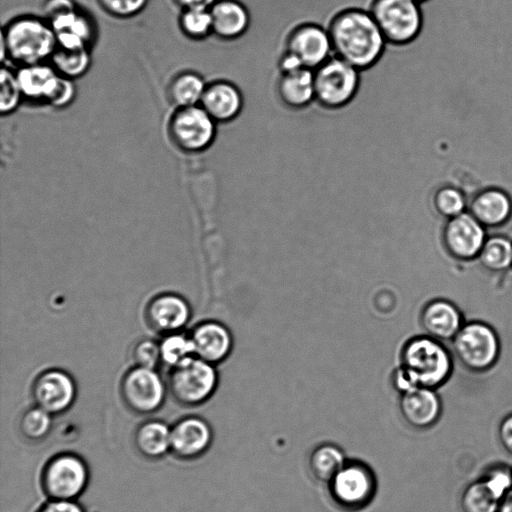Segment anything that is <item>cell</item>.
I'll use <instances>...</instances> for the list:
<instances>
[{
    "mask_svg": "<svg viewBox=\"0 0 512 512\" xmlns=\"http://www.w3.org/2000/svg\"><path fill=\"white\" fill-rule=\"evenodd\" d=\"M454 356L445 343L426 334L409 338L400 350L392 385L400 393L416 387L439 389L451 378Z\"/></svg>",
    "mask_w": 512,
    "mask_h": 512,
    "instance_id": "1",
    "label": "cell"
},
{
    "mask_svg": "<svg viewBox=\"0 0 512 512\" xmlns=\"http://www.w3.org/2000/svg\"><path fill=\"white\" fill-rule=\"evenodd\" d=\"M333 54L360 71L383 55L387 41L371 13L352 8L339 13L328 29Z\"/></svg>",
    "mask_w": 512,
    "mask_h": 512,
    "instance_id": "2",
    "label": "cell"
},
{
    "mask_svg": "<svg viewBox=\"0 0 512 512\" xmlns=\"http://www.w3.org/2000/svg\"><path fill=\"white\" fill-rule=\"evenodd\" d=\"M1 60L18 67L49 62L57 48L55 32L44 17L22 15L1 30Z\"/></svg>",
    "mask_w": 512,
    "mask_h": 512,
    "instance_id": "3",
    "label": "cell"
},
{
    "mask_svg": "<svg viewBox=\"0 0 512 512\" xmlns=\"http://www.w3.org/2000/svg\"><path fill=\"white\" fill-rule=\"evenodd\" d=\"M450 343L454 358L471 373L479 374L491 370L501 354V342L497 332L481 320L465 322Z\"/></svg>",
    "mask_w": 512,
    "mask_h": 512,
    "instance_id": "4",
    "label": "cell"
},
{
    "mask_svg": "<svg viewBox=\"0 0 512 512\" xmlns=\"http://www.w3.org/2000/svg\"><path fill=\"white\" fill-rule=\"evenodd\" d=\"M218 381L215 365L193 356L170 368L166 384L178 404L195 407L212 397Z\"/></svg>",
    "mask_w": 512,
    "mask_h": 512,
    "instance_id": "5",
    "label": "cell"
},
{
    "mask_svg": "<svg viewBox=\"0 0 512 512\" xmlns=\"http://www.w3.org/2000/svg\"><path fill=\"white\" fill-rule=\"evenodd\" d=\"M89 479V467L80 455L61 452L44 464L40 484L48 499L73 501L84 493Z\"/></svg>",
    "mask_w": 512,
    "mask_h": 512,
    "instance_id": "6",
    "label": "cell"
},
{
    "mask_svg": "<svg viewBox=\"0 0 512 512\" xmlns=\"http://www.w3.org/2000/svg\"><path fill=\"white\" fill-rule=\"evenodd\" d=\"M361 71L332 55L314 70L315 101L329 110L346 107L360 87Z\"/></svg>",
    "mask_w": 512,
    "mask_h": 512,
    "instance_id": "7",
    "label": "cell"
},
{
    "mask_svg": "<svg viewBox=\"0 0 512 512\" xmlns=\"http://www.w3.org/2000/svg\"><path fill=\"white\" fill-rule=\"evenodd\" d=\"M326 485L331 500L345 511L365 508L373 500L377 490L373 469L357 459H347Z\"/></svg>",
    "mask_w": 512,
    "mask_h": 512,
    "instance_id": "8",
    "label": "cell"
},
{
    "mask_svg": "<svg viewBox=\"0 0 512 512\" xmlns=\"http://www.w3.org/2000/svg\"><path fill=\"white\" fill-rule=\"evenodd\" d=\"M167 127L173 144L187 153L209 150L219 132V124L200 105L175 108Z\"/></svg>",
    "mask_w": 512,
    "mask_h": 512,
    "instance_id": "9",
    "label": "cell"
},
{
    "mask_svg": "<svg viewBox=\"0 0 512 512\" xmlns=\"http://www.w3.org/2000/svg\"><path fill=\"white\" fill-rule=\"evenodd\" d=\"M369 12L388 44H408L421 31L422 10L414 0H374Z\"/></svg>",
    "mask_w": 512,
    "mask_h": 512,
    "instance_id": "10",
    "label": "cell"
},
{
    "mask_svg": "<svg viewBox=\"0 0 512 512\" xmlns=\"http://www.w3.org/2000/svg\"><path fill=\"white\" fill-rule=\"evenodd\" d=\"M167 384L156 369L134 366L120 382V395L125 406L135 414L149 415L164 404Z\"/></svg>",
    "mask_w": 512,
    "mask_h": 512,
    "instance_id": "11",
    "label": "cell"
},
{
    "mask_svg": "<svg viewBox=\"0 0 512 512\" xmlns=\"http://www.w3.org/2000/svg\"><path fill=\"white\" fill-rule=\"evenodd\" d=\"M487 237L486 228L469 211L445 220L441 232L446 253L463 262L477 260Z\"/></svg>",
    "mask_w": 512,
    "mask_h": 512,
    "instance_id": "12",
    "label": "cell"
},
{
    "mask_svg": "<svg viewBox=\"0 0 512 512\" xmlns=\"http://www.w3.org/2000/svg\"><path fill=\"white\" fill-rule=\"evenodd\" d=\"M31 394L34 405L55 416L72 407L77 396V387L68 372L53 368L37 375Z\"/></svg>",
    "mask_w": 512,
    "mask_h": 512,
    "instance_id": "13",
    "label": "cell"
},
{
    "mask_svg": "<svg viewBox=\"0 0 512 512\" xmlns=\"http://www.w3.org/2000/svg\"><path fill=\"white\" fill-rule=\"evenodd\" d=\"M213 442V429L199 416H186L171 426L170 453L180 460H194L204 455Z\"/></svg>",
    "mask_w": 512,
    "mask_h": 512,
    "instance_id": "14",
    "label": "cell"
},
{
    "mask_svg": "<svg viewBox=\"0 0 512 512\" xmlns=\"http://www.w3.org/2000/svg\"><path fill=\"white\" fill-rule=\"evenodd\" d=\"M287 51L294 54L303 67L311 70L334 55L328 29L313 23L294 29L287 41Z\"/></svg>",
    "mask_w": 512,
    "mask_h": 512,
    "instance_id": "15",
    "label": "cell"
},
{
    "mask_svg": "<svg viewBox=\"0 0 512 512\" xmlns=\"http://www.w3.org/2000/svg\"><path fill=\"white\" fill-rule=\"evenodd\" d=\"M398 405L404 421L417 430L434 426L443 409L437 390L426 387H416L400 393Z\"/></svg>",
    "mask_w": 512,
    "mask_h": 512,
    "instance_id": "16",
    "label": "cell"
},
{
    "mask_svg": "<svg viewBox=\"0 0 512 512\" xmlns=\"http://www.w3.org/2000/svg\"><path fill=\"white\" fill-rule=\"evenodd\" d=\"M419 323L423 334L446 343L453 340L465 321L455 303L445 298H435L422 307Z\"/></svg>",
    "mask_w": 512,
    "mask_h": 512,
    "instance_id": "17",
    "label": "cell"
},
{
    "mask_svg": "<svg viewBox=\"0 0 512 512\" xmlns=\"http://www.w3.org/2000/svg\"><path fill=\"white\" fill-rule=\"evenodd\" d=\"M191 309L188 302L175 293H162L153 297L145 309L147 324L158 333L181 331L188 323Z\"/></svg>",
    "mask_w": 512,
    "mask_h": 512,
    "instance_id": "18",
    "label": "cell"
},
{
    "mask_svg": "<svg viewBox=\"0 0 512 512\" xmlns=\"http://www.w3.org/2000/svg\"><path fill=\"white\" fill-rule=\"evenodd\" d=\"M194 355L204 361L217 365L232 352L233 336L229 328L216 320H207L197 324L190 333Z\"/></svg>",
    "mask_w": 512,
    "mask_h": 512,
    "instance_id": "19",
    "label": "cell"
},
{
    "mask_svg": "<svg viewBox=\"0 0 512 512\" xmlns=\"http://www.w3.org/2000/svg\"><path fill=\"white\" fill-rule=\"evenodd\" d=\"M200 106L219 124L236 120L242 113L244 98L241 90L227 80L207 83Z\"/></svg>",
    "mask_w": 512,
    "mask_h": 512,
    "instance_id": "20",
    "label": "cell"
},
{
    "mask_svg": "<svg viewBox=\"0 0 512 512\" xmlns=\"http://www.w3.org/2000/svg\"><path fill=\"white\" fill-rule=\"evenodd\" d=\"M49 23L55 32L58 47L90 49L97 37L94 19L78 7L53 18Z\"/></svg>",
    "mask_w": 512,
    "mask_h": 512,
    "instance_id": "21",
    "label": "cell"
},
{
    "mask_svg": "<svg viewBox=\"0 0 512 512\" xmlns=\"http://www.w3.org/2000/svg\"><path fill=\"white\" fill-rule=\"evenodd\" d=\"M467 211L486 229L499 228L512 219V198L501 188L487 187L470 199Z\"/></svg>",
    "mask_w": 512,
    "mask_h": 512,
    "instance_id": "22",
    "label": "cell"
},
{
    "mask_svg": "<svg viewBox=\"0 0 512 512\" xmlns=\"http://www.w3.org/2000/svg\"><path fill=\"white\" fill-rule=\"evenodd\" d=\"M213 37L233 41L246 34L251 17L240 0H217L210 8Z\"/></svg>",
    "mask_w": 512,
    "mask_h": 512,
    "instance_id": "23",
    "label": "cell"
},
{
    "mask_svg": "<svg viewBox=\"0 0 512 512\" xmlns=\"http://www.w3.org/2000/svg\"><path fill=\"white\" fill-rule=\"evenodd\" d=\"M278 95L289 109L303 111L315 101L314 70L300 68L281 74L278 81Z\"/></svg>",
    "mask_w": 512,
    "mask_h": 512,
    "instance_id": "24",
    "label": "cell"
},
{
    "mask_svg": "<svg viewBox=\"0 0 512 512\" xmlns=\"http://www.w3.org/2000/svg\"><path fill=\"white\" fill-rule=\"evenodd\" d=\"M15 71L24 99L46 104L60 76L53 66L49 62L37 63Z\"/></svg>",
    "mask_w": 512,
    "mask_h": 512,
    "instance_id": "25",
    "label": "cell"
},
{
    "mask_svg": "<svg viewBox=\"0 0 512 512\" xmlns=\"http://www.w3.org/2000/svg\"><path fill=\"white\" fill-rule=\"evenodd\" d=\"M137 452L149 460H158L170 453L171 427L159 419L142 422L133 436Z\"/></svg>",
    "mask_w": 512,
    "mask_h": 512,
    "instance_id": "26",
    "label": "cell"
},
{
    "mask_svg": "<svg viewBox=\"0 0 512 512\" xmlns=\"http://www.w3.org/2000/svg\"><path fill=\"white\" fill-rule=\"evenodd\" d=\"M208 81L195 71L176 74L167 85V96L175 108L200 105Z\"/></svg>",
    "mask_w": 512,
    "mask_h": 512,
    "instance_id": "27",
    "label": "cell"
},
{
    "mask_svg": "<svg viewBox=\"0 0 512 512\" xmlns=\"http://www.w3.org/2000/svg\"><path fill=\"white\" fill-rule=\"evenodd\" d=\"M346 460L345 453L340 446L324 442L316 445L310 451L307 466L315 480L327 484Z\"/></svg>",
    "mask_w": 512,
    "mask_h": 512,
    "instance_id": "28",
    "label": "cell"
},
{
    "mask_svg": "<svg viewBox=\"0 0 512 512\" xmlns=\"http://www.w3.org/2000/svg\"><path fill=\"white\" fill-rule=\"evenodd\" d=\"M503 497L483 477L467 484L460 495L462 512H497Z\"/></svg>",
    "mask_w": 512,
    "mask_h": 512,
    "instance_id": "29",
    "label": "cell"
},
{
    "mask_svg": "<svg viewBox=\"0 0 512 512\" xmlns=\"http://www.w3.org/2000/svg\"><path fill=\"white\" fill-rule=\"evenodd\" d=\"M477 260L483 269L492 273L512 269V240L500 234L488 236Z\"/></svg>",
    "mask_w": 512,
    "mask_h": 512,
    "instance_id": "30",
    "label": "cell"
},
{
    "mask_svg": "<svg viewBox=\"0 0 512 512\" xmlns=\"http://www.w3.org/2000/svg\"><path fill=\"white\" fill-rule=\"evenodd\" d=\"M49 63L60 76L76 80L84 76L91 67L90 49H67L57 46Z\"/></svg>",
    "mask_w": 512,
    "mask_h": 512,
    "instance_id": "31",
    "label": "cell"
},
{
    "mask_svg": "<svg viewBox=\"0 0 512 512\" xmlns=\"http://www.w3.org/2000/svg\"><path fill=\"white\" fill-rule=\"evenodd\" d=\"M52 425L53 416L42 408L34 405L22 413L18 428L24 439L37 443L48 437Z\"/></svg>",
    "mask_w": 512,
    "mask_h": 512,
    "instance_id": "32",
    "label": "cell"
},
{
    "mask_svg": "<svg viewBox=\"0 0 512 512\" xmlns=\"http://www.w3.org/2000/svg\"><path fill=\"white\" fill-rule=\"evenodd\" d=\"M178 24L183 35L193 41H204L213 36L209 8L182 9Z\"/></svg>",
    "mask_w": 512,
    "mask_h": 512,
    "instance_id": "33",
    "label": "cell"
},
{
    "mask_svg": "<svg viewBox=\"0 0 512 512\" xmlns=\"http://www.w3.org/2000/svg\"><path fill=\"white\" fill-rule=\"evenodd\" d=\"M159 346L161 363L169 368L195 356L190 334L181 331L164 335Z\"/></svg>",
    "mask_w": 512,
    "mask_h": 512,
    "instance_id": "34",
    "label": "cell"
},
{
    "mask_svg": "<svg viewBox=\"0 0 512 512\" xmlns=\"http://www.w3.org/2000/svg\"><path fill=\"white\" fill-rule=\"evenodd\" d=\"M468 209V198L459 188L452 185L440 187L432 197V210L437 216L447 220Z\"/></svg>",
    "mask_w": 512,
    "mask_h": 512,
    "instance_id": "35",
    "label": "cell"
},
{
    "mask_svg": "<svg viewBox=\"0 0 512 512\" xmlns=\"http://www.w3.org/2000/svg\"><path fill=\"white\" fill-rule=\"evenodd\" d=\"M0 79V113L6 116L18 109L24 97L15 70L3 64Z\"/></svg>",
    "mask_w": 512,
    "mask_h": 512,
    "instance_id": "36",
    "label": "cell"
},
{
    "mask_svg": "<svg viewBox=\"0 0 512 512\" xmlns=\"http://www.w3.org/2000/svg\"><path fill=\"white\" fill-rule=\"evenodd\" d=\"M131 355L135 366L156 369L159 364H162L159 342L150 338L137 341Z\"/></svg>",
    "mask_w": 512,
    "mask_h": 512,
    "instance_id": "37",
    "label": "cell"
},
{
    "mask_svg": "<svg viewBox=\"0 0 512 512\" xmlns=\"http://www.w3.org/2000/svg\"><path fill=\"white\" fill-rule=\"evenodd\" d=\"M104 12L119 19L132 18L140 14L149 0H97Z\"/></svg>",
    "mask_w": 512,
    "mask_h": 512,
    "instance_id": "38",
    "label": "cell"
},
{
    "mask_svg": "<svg viewBox=\"0 0 512 512\" xmlns=\"http://www.w3.org/2000/svg\"><path fill=\"white\" fill-rule=\"evenodd\" d=\"M76 95L77 88L75 80L59 76L56 86L46 104L55 109H65L74 102Z\"/></svg>",
    "mask_w": 512,
    "mask_h": 512,
    "instance_id": "39",
    "label": "cell"
},
{
    "mask_svg": "<svg viewBox=\"0 0 512 512\" xmlns=\"http://www.w3.org/2000/svg\"><path fill=\"white\" fill-rule=\"evenodd\" d=\"M497 438L504 451L512 456V412L505 415L499 422Z\"/></svg>",
    "mask_w": 512,
    "mask_h": 512,
    "instance_id": "40",
    "label": "cell"
},
{
    "mask_svg": "<svg viewBox=\"0 0 512 512\" xmlns=\"http://www.w3.org/2000/svg\"><path fill=\"white\" fill-rule=\"evenodd\" d=\"M35 512H85V510L76 500L70 501L49 499Z\"/></svg>",
    "mask_w": 512,
    "mask_h": 512,
    "instance_id": "41",
    "label": "cell"
},
{
    "mask_svg": "<svg viewBox=\"0 0 512 512\" xmlns=\"http://www.w3.org/2000/svg\"><path fill=\"white\" fill-rule=\"evenodd\" d=\"M75 7L77 6L73 0H46L43 5L44 18L50 21Z\"/></svg>",
    "mask_w": 512,
    "mask_h": 512,
    "instance_id": "42",
    "label": "cell"
},
{
    "mask_svg": "<svg viewBox=\"0 0 512 512\" xmlns=\"http://www.w3.org/2000/svg\"><path fill=\"white\" fill-rule=\"evenodd\" d=\"M182 9L210 8L217 0H173Z\"/></svg>",
    "mask_w": 512,
    "mask_h": 512,
    "instance_id": "43",
    "label": "cell"
},
{
    "mask_svg": "<svg viewBox=\"0 0 512 512\" xmlns=\"http://www.w3.org/2000/svg\"><path fill=\"white\" fill-rule=\"evenodd\" d=\"M497 512H512V490L501 500Z\"/></svg>",
    "mask_w": 512,
    "mask_h": 512,
    "instance_id": "44",
    "label": "cell"
},
{
    "mask_svg": "<svg viewBox=\"0 0 512 512\" xmlns=\"http://www.w3.org/2000/svg\"><path fill=\"white\" fill-rule=\"evenodd\" d=\"M414 1H416V2H417V3H419V4H422V3H424V2H426V1H428V0H414Z\"/></svg>",
    "mask_w": 512,
    "mask_h": 512,
    "instance_id": "45",
    "label": "cell"
}]
</instances>
